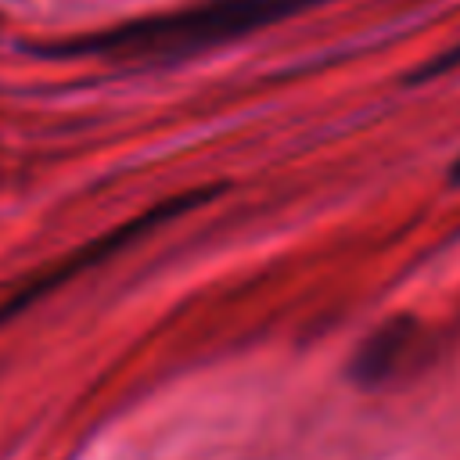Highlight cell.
Returning a JSON list of instances; mask_svg holds the SVG:
<instances>
[{"label":"cell","mask_w":460,"mask_h":460,"mask_svg":"<svg viewBox=\"0 0 460 460\" xmlns=\"http://www.w3.org/2000/svg\"><path fill=\"white\" fill-rule=\"evenodd\" d=\"M219 190H223V183H216V187H201V190H187V194H176V198H169V201H162V205L147 208L144 216H137V219H129V223H122V226L108 230L104 237H97V241L83 244L79 252H72L68 259H61L54 270H47V273H43V277H36L32 284H25L18 295H11V298L0 305V323H4V320H11L14 313H22L25 305H32L36 298L50 295L54 288H61L65 280L79 277L83 270H90V266H97V262H104V259L119 255L122 248H129L133 241H140V237H144V234H151L155 226H162V223H169V219H176V216H183V212H190V208L205 205V201H208V198H216Z\"/></svg>","instance_id":"cell-2"},{"label":"cell","mask_w":460,"mask_h":460,"mask_svg":"<svg viewBox=\"0 0 460 460\" xmlns=\"http://www.w3.org/2000/svg\"><path fill=\"white\" fill-rule=\"evenodd\" d=\"M327 0H194L187 7L129 18L111 29L68 36L58 43H40L32 54L40 58H144V61H176L187 54H201L208 47L241 40L284 18H295L305 7Z\"/></svg>","instance_id":"cell-1"},{"label":"cell","mask_w":460,"mask_h":460,"mask_svg":"<svg viewBox=\"0 0 460 460\" xmlns=\"http://www.w3.org/2000/svg\"><path fill=\"white\" fill-rule=\"evenodd\" d=\"M449 180H453V183H460V158L453 162V169H449Z\"/></svg>","instance_id":"cell-5"},{"label":"cell","mask_w":460,"mask_h":460,"mask_svg":"<svg viewBox=\"0 0 460 460\" xmlns=\"http://www.w3.org/2000/svg\"><path fill=\"white\" fill-rule=\"evenodd\" d=\"M417 338H420V323L410 313H399V316L385 320L352 352L349 381H356L359 388H381L385 381H392L402 370L406 356L417 349Z\"/></svg>","instance_id":"cell-3"},{"label":"cell","mask_w":460,"mask_h":460,"mask_svg":"<svg viewBox=\"0 0 460 460\" xmlns=\"http://www.w3.org/2000/svg\"><path fill=\"white\" fill-rule=\"evenodd\" d=\"M460 65V43L456 47H449V50H442L438 58H431L428 65H420L413 75H410V83H424V79H435V75H442V72H449V68H456Z\"/></svg>","instance_id":"cell-4"}]
</instances>
